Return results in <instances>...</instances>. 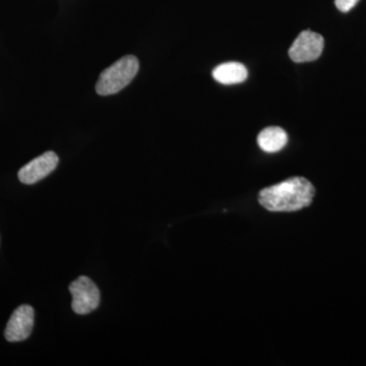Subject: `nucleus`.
Masks as SVG:
<instances>
[{
	"label": "nucleus",
	"mask_w": 366,
	"mask_h": 366,
	"mask_svg": "<svg viewBox=\"0 0 366 366\" xmlns=\"http://www.w3.org/2000/svg\"><path fill=\"white\" fill-rule=\"evenodd\" d=\"M315 189L303 177H292L262 189L259 203L269 212H295L312 203Z\"/></svg>",
	"instance_id": "f257e3e1"
},
{
	"label": "nucleus",
	"mask_w": 366,
	"mask_h": 366,
	"mask_svg": "<svg viewBox=\"0 0 366 366\" xmlns=\"http://www.w3.org/2000/svg\"><path fill=\"white\" fill-rule=\"evenodd\" d=\"M139 69V60L132 55L118 59L100 74L96 91L99 95L109 96L124 90L137 76Z\"/></svg>",
	"instance_id": "f03ea898"
},
{
	"label": "nucleus",
	"mask_w": 366,
	"mask_h": 366,
	"mask_svg": "<svg viewBox=\"0 0 366 366\" xmlns=\"http://www.w3.org/2000/svg\"><path fill=\"white\" fill-rule=\"evenodd\" d=\"M69 291L72 295V310L76 315L91 314L100 305V291L89 277L81 276L71 282Z\"/></svg>",
	"instance_id": "7ed1b4c3"
},
{
	"label": "nucleus",
	"mask_w": 366,
	"mask_h": 366,
	"mask_svg": "<svg viewBox=\"0 0 366 366\" xmlns=\"http://www.w3.org/2000/svg\"><path fill=\"white\" fill-rule=\"evenodd\" d=\"M325 40L320 34L303 31L289 49V56L297 64L315 61L322 55Z\"/></svg>",
	"instance_id": "20e7f679"
},
{
	"label": "nucleus",
	"mask_w": 366,
	"mask_h": 366,
	"mask_svg": "<svg viewBox=\"0 0 366 366\" xmlns=\"http://www.w3.org/2000/svg\"><path fill=\"white\" fill-rule=\"evenodd\" d=\"M35 312L28 305L16 308L7 322L4 336L9 342L26 340L32 334Z\"/></svg>",
	"instance_id": "39448f33"
},
{
	"label": "nucleus",
	"mask_w": 366,
	"mask_h": 366,
	"mask_svg": "<svg viewBox=\"0 0 366 366\" xmlns=\"http://www.w3.org/2000/svg\"><path fill=\"white\" fill-rule=\"evenodd\" d=\"M59 161V156L54 152H46L21 168L18 174L19 179L25 184L40 182L56 169Z\"/></svg>",
	"instance_id": "423d86ee"
},
{
	"label": "nucleus",
	"mask_w": 366,
	"mask_h": 366,
	"mask_svg": "<svg viewBox=\"0 0 366 366\" xmlns=\"http://www.w3.org/2000/svg\"><path fill=\"white\" fill-rule=\"evenodd\" d=\"M249 76L247 67L239 62H226L213 71V78L223 85H234L244 81Z\"/></svg>",
	"instance_id": "0eeeda50"
},
{
	"label": "nucleus",
	"mask_w": 366,
	"mask_h": 366,
	"mask_svg": "<svg viewBox=\"0 0 366 366\" xmlns=\"http://www.w3.org/2000/svg\"><path fill=\"white\" fill-rule=\"evenodd\" d=\"M288 137L286 132L279 127H269L262 129L257 137V144L262 151L267 153H276L287 144Z\"/></svg>",
	"instance_id": "6e6552de"
},
{
	"label": "nucleus",
	"mask_w": 366,
	"mask_h": 366,
	"mask_svg": "<svg viewBox=\"0 0 366 366\" xmlns=\"http://www.w3.org/2000/svg\"><path fill=\"white\" fill-rule=\"evenodd\" d=\"M358 2H360V0H335L337 9L342 13H348Z\"/></svg>",
	"instance_id": "1a4fd4ad"
}]
</instances>
